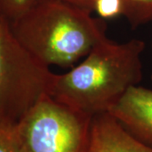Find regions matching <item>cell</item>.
<instances>
[{"instance_id": "8fae6325", "label": "cell", "mask_w": 152, "mask_h": 152, "mask_svg": "<svg viewBox=\"0 0 152 152\" xmlns=\"http://www.w3.org/2000/svg\"><path fill=\"white\" fill-rule=\"evenodd\" d=\"M61 1L69 3L70 4L91 11V12L93 11V5L95 2V0H61Z\"/></svg>"}, {"instance_id": "7c38bea8", "label": "cell", "mask_w": 152, "mask_h": 152, "mask_svg": "<svg viewBox=\"0 0 152 152\" xmlns=\"http://www.w3.org/2000/svg\"><path fill=\"white\" fill-rule=\"evenodd\" d=\"M151 80H152V75H151Z\"/></svg>"}, {"instance_id": "7a4b0ae2", "label": "cell", "mask_w": 152, "mask_h": 152, "mask_svg": "<svg viewBox=\"0 0 152 152\" xmlns=\"http://www.w3.org/2000/svg\"><path fill=\"white\" fill-rule=\"evenodd\" d=\"M10 24L18 41L49 68L72 67L107 37L104 20L61 0H42Z\"/></svg>"}, {"instance_id": "6da1fadb", "label": "cell", "mask_w": 152, "mask_h": 152, "mask_svg": "<svg viewBox=\"0 0 152 152\" xmlns=\"http://www.w3.org/2000/svg\"><path fill=\"white\" fill-rule=\"evenodd\" d=\"M145 48L140 39L118 43L106 37L70 70L54 74L50 95L91 116L108 113L130 87L141 81Z\"/></svg>"}, {"instance_id": "ba28073f", "label": "cell", "mask_w": 152, "mask_h": 152, "mask_svg": "<svg viewBox=\"0 0 152 152\" xmlns=\"http://www.w3.org/2000/svg\"><path fill=\"white\" fill-rule=\"evenodd\" d=\"M42 0H0V17L10 23L20 19Z\"/></svg>"}, {"instance_id": "9c48e42d", "label": "cell", "mask_w": 152, "mask_h": 152, "mask_svg": "<svg viewBox=\"0 0 152 152\" xmlns=\"http://www.w3.org/2000/svg\"><path fill=\"white\" fill-rule=\"evenodd\" d=\"M93 11L104 20L124 15V0H95Z\"/></svg>"}, {"instance_id": "3957f363", "label": "cell", "mask_w": 152, "mask_h": 152, "mask_svg": "<svg viewBox=\"0 0 152 152\" xmlns=\"http://www.w3.org/2000/svg\"><path fill=\"white\" fill-rule=\"evenodd\" d=\"M93 116L47 95L14 126L19 152H89Z\"/></svg>"}, {"instance_id": "5b68a950", "label": "cell", "mask_w": 152, "mask_h": 152, "mask_svg": "<svg viewBox=\"0 0 152 152\" xmlns=\"http://www.w3.org/2000/svg\"><path fill=\"white\" fill-rule=\"evenodd\" d=\"M125 129L152 147V90L130 87L108 111Z\"/></svg>"}, {"instance_id": "277c9868", "label": "cell", "mask_w": 152, "mask_h": 152, "mask_svg": "<svg viewBox=\"0 0 152 152\" xmlns=\"http://www.w3.org/2000/svg\"><path fill=\"white\" fill-rule=\"evenodd\" d=\"M54 74L15 37L0 17V122L15 124L34 105L50 95Z\"/></svg>"}, {"instance_id": "8992f818", "label": "cell", "mask_w": 152, "mask_h": 152, "mask_svg": "<svg viewBox=\"0 0 152 152\" xmlns=\"http://www.w3.org/2000/svg\"><path fill=\"white\" fill-rule=\"evenodd\" d=\"M89 152H152L108 113L93 116Z\"/></svg>"}, {"instance_id": "30bf717a", "label": "cell", "mask_w": 152, "mask_h": 152, "mask_svg": "<svg viewBox=\"0 0 152 152\" xmlns=\"http://www.w3.org/2000/svg\"><path fill=\"white\" fill-rule=\"evenodd\" d=\"M14 126L10 123L0 122V152H19Z\"/></svg>"}, {"instance_id": "52a82bcc", "label": "cell", "mask_w": 152, "mask_h": 152, "mask_svg": "<svg viewBox=\"0 0 152 152\" xmlns=\"http://www.w3.org/2000/svg\"><path fill=\"white\" fill-rule=\"evenodd\" d=\"M124 14L132 28L152 21V0H124Z\"/></svg>"}]
</instances>
